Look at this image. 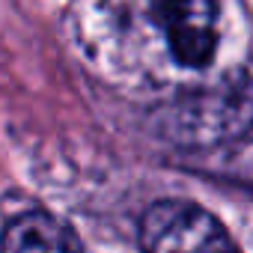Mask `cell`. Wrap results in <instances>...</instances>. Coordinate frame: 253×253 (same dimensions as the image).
I'll list each match as a JSON object with an SVG mask.
<instances>
[{
    "label": "cell",
    "mask_w": 253,
    "mask_h": 253,
    "mask_svg": "<svg viewBox=\"0 0 253 253\" xmlns=\"http://www.w3.org/2000/svg\"><path fill=\"white\" fill-rule=\"evenodd\" d=\"M0 253H84L78 235L48 211L12 217L0 238Z\"/></svg>",
    "instance_id": "cell-4"
},
{
    "label": "cell",
    "mask_w": 253,
    "mask_h": 253,
    "mask_svg": "<svg viewBox=\"0 0 253 253\" xmlns=\"http://www.w3.org/2000/svg\"><path fill=\"white\" fill-rule=\"evenodd\" d=\"M253 125V69H229L223 78L185 92L170 110V134L185 146H214L241 137Z\"/></svg>",
    "instance_id": "cell-1"
},
{
    "label": "cell",
    "mask_w": 253,
    "mask_h": 253,
    "mask_svg": "<svg viewBox=\"0 0 253 253\" xmlns=\"http://www.w3.org/2000/svg\"><path fill=\"white\" fill-rule=\"evenodd\" d=\"M149 24L164 36L170 54L188 66L203 69L217 45V6L211 3H155L143 9Z\"/></svg>",
    "instance_id": "cell-3"
},
{
    "label": "cell",
    "mask_w": 253,
    "mask_h": 253,
    "mask_svg": "<svg viewBox=\"0 0 253 253\" xmlns=\"http://www.w3.org/2000/svg\"><path fill=\"white\" fill-rule=\"evenodd\" d=\"M143 253H238L223 223L188 200H161L140 220Z\"/></svg>",
    "instance_id": "cell-2"
}]
</instances>
